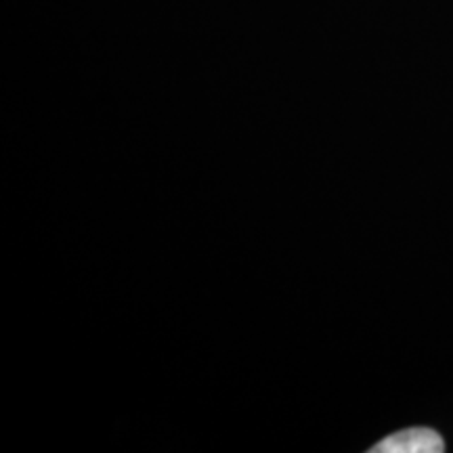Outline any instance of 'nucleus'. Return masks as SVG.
Listing matches in <instances>:
<instances>
[{
    "label": "nucleus",
    "mask_w": 453,
    "mask_h": 453,
    "mask_svg": "<svg viewBox=\"0 0 453 453\" xmlns=\"http://www.w3.org/2000/svg\"><path fill=\"white\" fill-rule=\"evenodd\" d=\"M372 453H441L445 451V441L433 428H407L382 439Z\"/></svg>",
    "instance_id": "f257e3e1"
}]
</instances>
